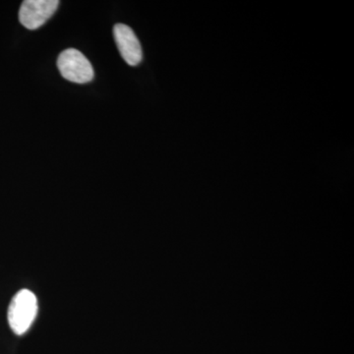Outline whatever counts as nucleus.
<instances>
[{
	"label": "nucleus",
	"mask_w": 354,
	"mask_h": 354,
	"mask_svg": "<svg viewBox=\"0 0 354 354\" xmlns=\"http://www.w3.org/2000/svg\"><path fill=\"white\" fill-rule=\"evenodd\" d=\"M38 314V300L29 290H20L8 308V323L16 335L25 334L31 328Z\"/></svg>",
	"instance_id": "obj_1"
},
{
	"label": "nucleus",
	"mask_w": 354,
	"mask_h": 354,
	"mask_svg": "<svg viewBox=\"0 0 354 354\" xmlns=\"http://www.w3.org/2000/svg\"><path fill=\"white\" fill-rule=\"evenodd\" d=\"M60 74L70 82L86 84L94 79L92 64L81 51L69 48L62 51L57 59Z\"/></svg>",
	"instance_id": "obj_2"
},
{
	"label": "nucleus",
	"mask_w": 354,
	"mask_h": 354,
	"mask_svg": "<svg viewBox=\"0 0 354 354\" xmlns=\"http://www.w3.org/2000/svg\"><path fill=\"white\" fill-rule=\"evenodd\" d=\"M58 6V0H26L19 11L20 23L27 29H39L55 13Z\"/></svg>",
	"instance_id": "obj_3"
},
{
	"label": "nucleus",
	"mask_w": 354,
	"mask_h": 354,
	"mask_svg": "<svg viewBox=\"0 0 354 354\" xmlns=\"http://www.w3.org/2000/svg\"><path fill=\"white\" fill-rule=\"evenodd\" d=\"M113 36L121 57L130 66H137L143 59L141 44L131 28L124 24H116Z\"/></svg>",
	"instance_id": "obj_4"
}]
</instances>
